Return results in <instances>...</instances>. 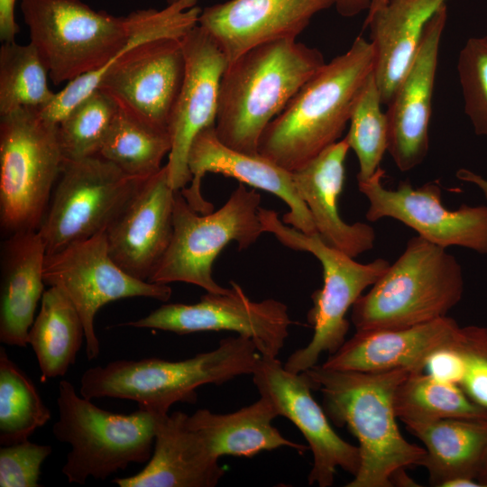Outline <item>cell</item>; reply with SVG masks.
I'll return each mask as SVG.
<instances>
[{
	"label": "cell",
	"instance_id": "1",
	"mask_svg": "<svg viewBox=\"0 0 487 487\" xmlns=\"http://www.w3.org/2000/svg\"><path fill=\"white\" fill-rule=\"evenodd\" d=\"M304 372L322 395L329 420L345 426L358 440L360 467L346 487H392L397 472L418 465L426 450L403 437L393 406L396 388L411 372H363L316 364Z\"/></svg>",
	"mask_w": 487,
	"mask_h": 487
},
{
	"label": "cell",
	"instance_id": "2",
	"mask_svg": "<svg viewBox=\"0 0 487 487\" xmlns=\"http://www.w3.org/2000/svg\"><path fill=\"white\" fill-rule=\"evenodd\" d=\"M326 64L322 52L296 39L260 44L229 63L223 74L216 133L226 146L257 154L267 125Z\"/></svg>",
	"mask_w": 487,
	"mask_h": 487
},
{
	"label": "cell",
	"instance_id": "3",
	"mask_svg": "<svg viewBox=\"0 0 487 487\" xmlns=\"http://www.w3.org/2000/svg\"><path fill=\"white\" fill-rule=\"evenodd\" d=\"M373 65L371 41L356 37L347 51L326 62L267 125L258 152L293 172L338 142Z\"/></svg>",
	"mask_w": 487,
	"mask_h": 487
},
{
	"label": "cell",
	"instance_id": "4",
	"mask_svg": "<svg viewBox=\"0 0 487 487\" xmlns=\"http://www.w3.org/2000/svg\"><path fill=\"white\" fill-rule=\"evenodd\" d=\"M260 357L254 342L237 335L220 340L209 352L181 361L116 360L89 368L81 376L79 392L89 400H134L139 409L164 415L176 402L195 403L196 390L202 385H219L252 374Z\"/></svg>",
	"mask_w": 487,
	"mask_h": 487
},
{
	"label": "cell",
	"instance_id": "5",
	"mask_svg": "<svg viewBox=\"0 0 487 487\" xmlns=\"http://www.w3.org/2000/svg\"><path fill=\"white\" fill-rule=\"evenodd\" d=\"M463 269L446 248L417 235L353 305L356 331L402 328L447 316L462 299Z\"/></svg>",
	"mask_w": 487,
	"mask_h": 487
},
{
	"label": "cell",
	"instance_id": "6",
	"mask_svg": "<svg viewBox=\"0 0 487 487\" xmlns=\"http://www.w3.org/2000/svg\"><path fill=\"white\" fill-rule=\"evenodd\" d=\"M57 405L52 433L71 446L61 469L69 482L105 480L132 463L150 460L157 415L142 409L127 415L103 409L79 397L66 380L60 381Z\"/></svg>",
	"mask_w": 487,
	"mask_h": 487
},
{
	"label": "cell",
	"instance_id": "7",
	"mask_svg": "<svg viewBox=\"0 0 487 487\" xmlns=\"http://www.w3.org/2000/svg\"><path fill=\"white\" fill-rule=\"evenodd\" d=\"M258 214L264 233L272 234L286 247L312 253L322 266L323 286L312 293L313 307L307 316L314 328L313 336L284 364L288 371L299 373L316 365L321 354H333L343 345L350 326L347 311L390 263L382 258L360 263L326 244L318 234L308 235L284 224L274 210L260 207Z\"/></svg>",
	"mask_w": 487,
	"mask_h": 487
},
{
	"label": "cell",
	"instance_id": "8",
	"mask_svg": "<svg viewBox=\"0 0 487 487\" xmlns=\"http://www.w3.org/2000/svg\"><path fill=\"white\" fill-rule=\"evenodd\" d=\"M63 162L58 124L36 108L1 115L0 225L5 236L38 230Z\"/></svg>",
	"mask_w": 487,
	"mask_h": 487
},
{
	"label": "cell",
	"instance_id": "9",
	"mask_svg": "<svg viewBox=\"0 0 487 487\" xmlns=\"http://www.w3.org/2000/svg\"><path fill=\"white\" fill-rule=\"evenodd\" d=\"M260 203L261 195L255 188L249 190L240 183L219 209L200 214L177 190L172 237L149 281H180L197 285L207 292H226L228 288L220 286L213 278V263L229 243L236 242L242 251L264 233L258 214Z\"/></svg>",
	"mask_w": 487,
	"mask_h": 487
},
{
	"label": "cell",
	"instance_id": "10",
	"mask_svg": "<svg viewBox=\"0 0 487 487\" xmlns=\"http://www.w3.org/2000/svg\"><path fill=\"white\" fill-rule=\"evenodd\" d=\"M20 7L56 86L105 67L129 40L128 15L96 11L81 0H21Z\"/></svg>",
	"mask_w": 487,
	"mask_h": 487
},
{
	"label": "cell",
	"instance_id": "11",
	"mask_svg": "<svg viewBox=\"0 0 487 487\" xmlns=\"http://www.w3.org/2000/svg\"><path fill=\"white\" fill-rule=\"evenodd\" d=\"M142 180L99 155L64 160L38 228L47 254L106 233Z\"/></svg>",
	"mask_w": 487,
	"mask_h": 487
},
{
	"label": "cell",
	"instance_id": "12",
	"mask_svg": "<svg viewBox=\"0 0 487 487\" xmlns=\"http://www.w3.org/2000/svg\"><path fill=\"white\" fill-rule=\"evenodd\" d=\"M43 279L47 286L60 289L79 314L88 360L100 353L94 319L104 305L134 297L166 302L172 292L168 284L139 280L120 268L109 254L105 233L47 254Z\"/></svg>",
	"mask_w": 487,
	"mask_h": 487
},
{
	"label": "cell",
	"instance_id": "13",
	"mask_svg": "<svg viewBox=\"0 0 487 487\" xmlns=\"http://www.w3.org/2000/svg\"><path fill=\"white\" fill-rule=\"evenodd\" d=\"M230 284L226 292H207L194 304H163L124 326L179 335L232 331L252 339L262 355L277 357L293 323L288 307L273 299L253 301L236 282Z\"/></svg>",
	"mask_w": 487,
	"mask_h": 487
},
{
	"label": "cell",
	"instance_id": "14",
	"mask_svg": "<svg viewBox=\"0 0 487 487\" xmlns=\"http://www.w3.org/2000/svg\"><path fill=\"white\" fill-rule=\"evenodd\" d=\"M384 174L380 167L370 179L358 181L359 191L369 200L368 221L391 217L441 247L459 246L487 254V206L463 204L452 210L442 203L438 181L417 188L400 181L396 189H388L381 183Z\"/></svg>",
	"mask_w": 487,
	"mask_h": 487
},
{
	"label": "cell",
	"instance_id": "15",
	"mask_svg": "<svg viewBox=\"0 0 487 487\" xmlns=\"http://www.w3.org/2000/svg\"><path fill=\"white\" fill-rule=\"evenodd\" d=\"M251 375L260 395L267 397L279 416L289 419L308 443L313 455L309 485L332 486L337 468L356 475L361 463L358 446L334 430L323 407L313 398L304 372H291L277 357L261 354Z\"/></svg>",
	"mask_w": 487,
	"mask_h": 487
},
{
	"label": "cell",
	"instance_id": "16",
	"mask_svg": "<svg viewBox=\"0 0 487 487\" xmlns=\"http://www.w3.org/2000/svg\"><path fill=\"white\" fill-rule=\"evenodd\" d=\"M181 43L185 74L168 124L171 149L166 166L174 190H181L192 179L188 154L193 139L204 128L216 125L220 83L228 65L216 41L198 24Z\"/></svg>",
	"mask_w": 487,
	"mask_h": 487
},
{
	"label": "cell",
	"instance_id": "17",
	"mask_svg": "<svg viewBox=\"0 0 487 487\" xmlns=\"http://www.w3.org/2000/svg\"><path fill=\"white\" fill-rule=\"evenodd\" d=\"M188 166L192 179L189 187L180 191L198 213L213 212L214 205L204 198L200 188L207 173H217L277 196L289 207L282 216L284 224L308 235L317 234L310 211L295 187L292 172L260 153L248 154L226 146L218 139L215 125L195 136Z\"/></svg>",
	"mask_w": 487,
	"mask_h": 487
},
{
	"label": "cell",
	"instance_id": "18",
	"mask_svg": "<svg viewBox=\"0 0 487 487\" xmlns=\"http://www.w3.org/2000/svg\"><path fill=\"white\" fill-rule=\"evenodd\" d=\"M446 20L445 4L426 24L416 55L387 105V152L402 172L421 164L428 152L438 51Z\"/></svg>",
	"mask_w": 487,
	"mask_h": 487
},
{
	"label": "cell",
	"instance_id": "19",
	"mask_svg": "<svg viewBox=\"0 0 487 487\" xmlns=\"http://www.w3.org/2000/svg\"><path fill=\"white\" fill-rule=\"evenodd\" d=\"M176 191L164 165L141 182L105 233L111 258L134 278L149 281L169 247Z\"/></svg>",
	"mask_w": 487,
	"mask_h": 487
},
{
	"label": "cell",
	"instance_id": "20",
	"mask_svg": "<svg viewBox=\"0 0 487 487\" xmlns=\"http://www.w3.org/2000/svg\"><path fill=\"white\" fill-rule=\"evenodd\" d=\"M335 0H229L201 11L198 25L218 44L228 64L255 46L296 39Z\"/></svg>",
	"mask_w": 487,
	"mask_h": 487
},
{
	"label": "cell",
	"instance_id": "21",
	"mask_svg": "<svg viewBox=\"0 0 487 487\" xmlns=\"http://www.w3.org/2000/svg\"><path fill=\"white\" fill-rule=\"evenodd\" d=\"M459 327L446 316L409 327L356 331L321 365L363 372H424L430 358L451 343Z\"/></svg>",
	"mask_w": 487,
	"mask_h": 487
},
{
	"label": "cell",
	"instance_id": "22",
	"mask_svg": "<svg viewBox=\"0 0 487 487\" xmlns=\"http://www.w3.org/2000/svg\"><path fill=\"white\" fill-rule=\"evenodd\" d=\"M187 414L157 415L153 452L134 475L115 478L120 487H214L225 471L202 436L190 428Z\"/></svg>",
	"mask_w": 487,
	"mask_h": 487
},
{
	"label": "cell",
	"instance_id": "23",
	"mask_svg": "<svg viewBox=\"0 0 487 487\" xmlns=\"http://www.w3.org/2000/svg\"><path fill=\"white\" fill-rule=\"evenodd\" d=\"M349 145L345 139L332 144L292 172L295 187L310 211L321 240L355 258L372 250L376 234L365 223L347 224L338 211L345 179V161Z\"/></svg>",
	"mask_w": 487,
	"mask_h": 487
},
{
	"label": "cell",
	"instance_id": "24",
	"mask_svg": "<svg viewBox=\"0 0 487 487\" xmlns=\"http://www.w3.org/2000/svg\"><path fill=\"white\" fill-rule=\"evenodd\" d=\"M47 256L38 230L5 236L1 248L0 341L26 347L34 314L44 293Z\"/></svg>",
	"mask_w": 487,
	"mask_h": 487
},
{
	"label": "cell",
	"instance_id": "25",
	"mask_svg": "<svg viewBox=\"0 0 487 487\" xmlns=\"http://www.w3.org/2000/svg\"><path fill=\"white\" fill-rule=\"evenodd\" d=\"M447 0H386L363 27L370 28L373 75L382 105L391 100L418 49L426 24Z\"/></svg>",
	"mask_w": 487,
	"mask_h": 487
},
{
	"label": "cell",
	"instance_id": "26",
	"mask_svg": "<svg viewBox=\"0 0 487 487\" xmlns=\"http://www.w3.org/2000/svg\"><path fill=\"white\" fill-rule=\"evenodd\" d=\"M279 416L273 403L264 396L254 403L227 414L198 409L187 415L188 426L205 440L217 458L224 455L252 457L262 451L282 446L299 453L308 446L285 438L272 425Z\"/></svg>",
	"mask_w": 487,
	"mask_h": 487
},
{
	"label": "cell",
	"instance_id": "27",
	"mask_svg": "<svg viewBox=\"0 0 487 487\" xmlns=\"http://www.w3.org/2000/svg\"><path fill=\"white\" fill-rule=\"evenodd\" d=\"M425 446L418 465L428 472L429 483L443 487L456 478L477 480L487 453V420L447 418L406 424Z\"/></svg>",
	"mask_w": 487,
	"mask_h": 487
},
{
	"label": "cell",
	"instance_id": "28",
	"mask_svg": "<svg viewBox=\"0 0 487 487\" xmlns=\"http://www.w3.org/2000/svg\"><path fill=\"white\" fill-rule=\"evenodd\" d=\"M84 339L83 323L71 301L60 289L49 287L27 338L42 382L66 374L76 362Z\"/></svg>",
	"mask_w": 487,
	"mask_h": 487
},
{
	"label": "cell",
	"instance_id": "29",
	"mask_svg": "<svg viewBox=\"0 0 487 487\" xmlns=\"http://www.w3.org/2000/svg\"><path fill=\"white\" fill-rule=\"evenodd\" d=\"M393 406L405 425L447 418L487 420V413L456 383L425 371L409 373L398 385Z\"/></svg>",
	"mask_w": 487,
	"mask_h": 487
},
{
	"label": "cell",
	"instance_id": "30",
	"mask_svg": "<svg viewBox=\"0 0 487 487\" xmlns=\"http://www.w3.org/2000/svg\"><path fill=\"white\" fill-rule=\"evenodd\" d=\"M170 149L168 131L139 120L118 106L97 155L126 175L146 179L161 170V161Z\"/></svg>",
	"mask_w": 487,
	"mask_h": 487
},
{
	"label": "cell",
	"instance_id": "31",
	"mask_svg": "<svg viewBox=\"0 0 487 487\" xmlns=\"http://www.w3.org/2000/svg\"><path fill=\"white\" fill-rule=\"evenodd\" d=\"M51 414L34 382L0 348V444L28 440Z\"/></svg>",
	"mask_w": 487,
	"mask_h": 487
},
{
	"label": "cell",
	"instance_id": "32",
	"mask_svg": "<svg viewBox=\"0 0 487 487\" xmlns=\"http://www.w3.org/2000/svg\"><path fill=\"white\" fill-rule=\"evenodd\" d=\"M426 370L456 383L487 413V326H460L451 343L430 358Z\"/></svg>",
	"mask_w": 487,
	"mask_h": 487
},
{
	"label": "cell",
	"instance_id": "33",
	"mask_svg": "<svg viewBox=\"0 0 487 487\" xmlns=\"http://www.w3.org/2000/svg\"><path fill=\"white\" fill-rule=\"evenodd\" d=\"M49 72L34 46L3 42L0 48V115L22 107L39 108L53 92Z\"/></svg>",
	"mask_w": 487,
	"mask_h": 487
},
{
	"label": "cell",
	"instance_id": "34",
	"mask_svg": "<svg viewBox=\"0 0 487 487\" xmlns=\"http://www.w3.org/2000/svg\"><path fill=\"white\" fill-rule=\"evenodd\" d=\"M381 105L380 89L372 71L355 96L349 130L345 137L358 160V181L370 179L377 171L387 151L388 122Z\"/></svg>",
	"mask_w": 487,
	"mask_h": 487
},
{
	"label": "cell",
	"instance_id": "35",
	"mask_svg": "<svg viewBox=\"0 0 487 487\" xmlns=\"http://www.w3.org/2000/svg\"><path fill=\"white\" fill-rule=\"evenodd\" d=\"M117 110L115 100L98 88L78 103L58 124L64 160L97 155Z\"/></svg>",
	"mask_w": 487,
	"mask_h": 487
},
{
	"label": "cell",
	"instance_id": "36",
	"mask_svg": "<svg viewBox=\"0 0 487 487\" xmlns=\"http://www.w3.org/2000/svg\"><path fill=\"white\" fill-rule=\"evenodd\" d=\"M457 71L464 112L474 133L487 137V36L466 41L458 56Z\"/></svg>",
	"mask_w": 487,
	"mask_h": 487
},
{
	"label": "cell",
	"instance_id": "37",
	"mask_svg": "<svg viewBox=\"0 0 487 487\" xmlns=\"http://www.w3.org/2000/svg\"><path fill=\"white\" fill-rule=\"evenodd\" d=\"M52 447L29 440L1 446L0 486L39 487L41 467Z\"/></svg>",
	"mask_w": 487,
	"mask_h": 487
},
{
	"label": "cell",
	"instance_id": "38",
	"mask_svg": "<svg viewBox=\"0 0 487 487\" xmlns=\"http://www.w3.org/2000/svg\"><path fill=\"white\" fill-rule=\"evenodd\" d=\"M15 3L16 0H0V39L3 42L14 41L20 32L14 15Z\"/></svg>",
	"mask_w": 487,
	"mask_h": 487
},
{
	"label": "cell",
	"instance_id": "39",
	"mask_svg": "<svg viewBox=\"0 0 487 487\" xmlns=\"http://www.w3.org/2000/svg\"><path fill=\"white\" fill-rule=\"evenodd\" d=\"M371 0H335L336 11L343 17H354L369 10Z\"/></svg>",
	"mask_w": 487,
	"mask_h": 487
},
{
	"label": "cell",
	"instance_id": "40",
	"mask_svg": "<svg viewBox=\"0 0 487 487\" xmlns=\"http://www.w3.org/2000/svg\"><path fill=\"white\" fill-rule=\"evenodd\" d=\"M456 177L461 180L477 185V187L482 189L485 198L487 199V179L465 169H460L456 172Z\"/></svg>",
	"mask_w": 487,
	"mask_h": 487
},
{
	"label": "cell",
	"instance_id": "41",
	"mask_svg": "<svg viewBox=\"0 0 487 487\" xmlns=\"http://www.w3.org/2000/svg\"><path fill=\"white\" fill-rule=\"evenodd\" d=\"M443 487H482V485L475 479L456 478L446 482Z\"/></svg>",
	"mask_w": 487,
	"mask_h": 487
},
{
	"label": "cell",
	"instance_id": "42",
	"mask_svg": "<svg viewBox=\"0 0 487 487\" xmlns=\"http://www.w3.org/2000/svg\"><path fill=\"white\" fill-rule=\"evenodd\" d=\"M477 481L482 487H487V453L482 462V465L477 476Z\"/></svg>",
	"mask_w": 487,
	"mask_h": 487
},
{
	"label": "cell",
	"instance_id": "43",
	"mask_svg": "<svg viewBox=\"0 0 487 487\" xmlns=\"http://www.w3.org/2000/svg\"><path fill=\"white\" fill-rule=\"evenodd\" d=\"M386 0H371L370 8L367 13V16L372 15L377 9L381 7L385 4Z\"/></svg>",
	"mask_w": 487,
	"mask_h": 487
},
{
	"label": "cell",
	"instance_id": "44",
	"mask_svg": "<svg viewBox=\"0 0 487 487\" xmlns=\"http://www.w3.org/2000/svg\"><path fill=\"white\" fill-rule=\"evenodd\" d=\"M166 1H167L168 5H170V4H172V3H174V2H176L178 0H166Z\"/></svg>",
	"mask_w": 487,
	"mask_h": 487
}]
</instances>
